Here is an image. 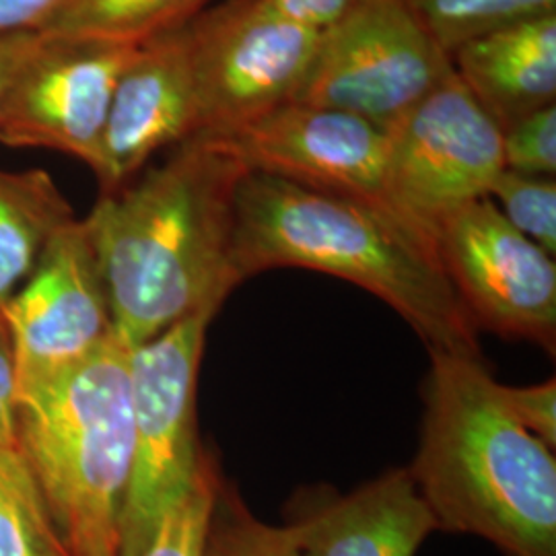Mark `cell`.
<instances>
[{
  "label": "cell",
  "mask_w": 556,
  "mask_h": 556,
  "mask_svg": "<svg viewBox=\"0 0 556 556\" xmlns=\"http://www.w3.org/2000/svg\"><path fill=\"white\" fill-rule=\"evenodd\" d=\"M452 64L503 130L514 119L555 105L556 15L470 41L452 54Z\"/></svg>",
  "instance_id": "cell-15"
},
{
  "label": "cell",
  "mask_w": 556,
  "mask_h": 556,
  "mask_svg": "<svg viewBox=\"0 0 556 556\" xmlns=\"http://www.w3.org/2000/svg\"><path fill=\"white\" fill-rule=\"evenodd\" d=\"M0 556H68L20 450L0 447Z\"/></svg>",
  "instance_id": "cell-19"
},
{
  "label": "cell",
  "mask_w": 556,
  "mask_h": 556,
  "mask_svg": "<svg viewBox=\"0 0 556 556\" xmlns=\"http://www.w3.org/2000/svg\"><path fill=\"white\" fill-rule=\"evenodd\" d=\"M211 319H184L132 349V468L119 516V556L147 551L208 456L200 445L197 390Z\"/></svg>",
  "instance_id": "cell-5"
},
{
  "label": "cell",
  "mask_w": 556,
  "mask_h": 556,
  "mask_svg": "<svg viewBox=\"0 0 556 556\" xmlns=\"http://www.w3.org/2000/svg\"><path fill=\"white\" fill-rule=\"evenodd\" d=\"M248 169L192 139L83 219L100 264L114 334L137 349L184 319L215 318L241 285L233 268V199Z\"/></svg>",
  "instance_id": "cell-1"
},
{
  "label": "cell",
  "mask_w": 556,
  "mask_h": 556,
  "mask_svg": "<svg viewBox=\"0 0 556 556\" xmlns=\"http://www.w3.org/2000/svg\"><path fill=\"white\" fill-rule=\"evenodd\" d=\"M200 556H303L289 526L262 521L231 482L220 480Z\"/></svg>",
  "instance_id": "cell-20"
},
{
  "label": "cell",
  "mask_w": 556,
  "mask_h": 556,
  "mask_svg": "<svg viewBox=\"0 0 556 556\" xmlns=\"http://www.w3.org/2000/svg\"><path fill=\"white\" fill-rule=\"evenodd\" d=\"M208 0H66L38 27L43 38L139 46L197 17Z\"/></svg>",
  "instance_id": "cell-17"
},
{
  "label": "cell",
  "mask_w": 556,
  "mask_h": 556,
  "mask_svg": "<svg viewBox=\"0 0 556 556\" xmlns=\"http://www.w3.org/2000/svg\"><path fill=\"white\" fill-rule=\"evenodd\" d=\"M192 25L194 139H223L291 103L318 48L319 31L278 17L260 0H227Z\"/></svg>",
  "instance_id": "cell-8"
},
{
  "label": "cell",
  "mask_w": 556,
  "mask_h": 556,
  "mask_svg": "<svg viewBox=\"0 0 556 556\" xmlns=\"http://www.w3.org/2000/svg\"><path fill=\"white\" fill-rule=\"evenodd\" d=\"M454 73L408 0H369L319 31L295 100L392 128Z\"/></svg>",
  "instance_id": "cell-7"
},
{
  "label": "cell",
  "mask_w": 556,
  "mask_h": 556,
  "mask_svg": "<svg viewBox=\"0 0 556 556\" xmlns=\"http://www.w3.org/2000/svg\"><path fill=\"white\" fill-rule=\"evenodd\" d=\"M20 376L11 332L0 316V447L17 450Z\"/></svg>",
  "instance_id": "cell-25"
},
{
  "label": "cell",
  "mask_w": 556,
  "mask_h": 556,
  "mask_svg": "<svg viewBox=\"0 0 556 556\" xmlns=\"http://www.w3.org/2000/svg\"><path fill=\"white\" fill-rule=\"evenodd\" d=\"M0 316L13 340L20 388L77 367L114 337L100 264L83 219L46 245Z\"/></svg>",
  "instance_id": "cell-11"
},
{
  "label": "cell",
  "mask_w": 556,
  "mask_h": 556,
  "mask_svg": "<svg viewBox=\"0 0 556 556\" xmlns=\"http://www.w3.org/2000/svg\"><path fill=\"white\" fill-rule=\"evenodd\" d=\"M498 392L503 404L514 415L517 422L530 431L534 438L546 443L551 450L556 447V383L548 379L538 386L511 388L501 386Z\"/></svg>",
  "instance_id": "cell-24"
},
{
  "label": "cell",
  "mask_w": 556,
  "mask_h": 556,
  "mask_svg": "<svg viewBox=\"0 0 556 556\" xmlns=\"http://www.w3.org/2000/svg\"><path fill=\"white\" fill-rule=\"evenodd\" d=\"M233 268L241 282L273 268L344 278L386 301L429 351L480 357L438 254L371 204L248 169L233 199Z\"/></svg>",
  "instance_id": "cell-2"
},
{
  "label": "cell",
  "mask_w": 556,
  "mask_h": 556,
  "mask_svg": "<svg viewBox=\"0 0 556 556\" xmlns=\"http://www.w3.org/2000/svg\"><path fill=\"white\" fill-rule=\"evenodd\" d=\"M435 254L477 330L555 353V258L521 236L493 200H475L443 220Z\"/></svg>",
  "instance_id": "cell-9"
},
{
  "label": "cell",
  "mask_w": 556,
  "mask_h": 556,
  "mask_svg": "<svg viewBox=\"0 0 556 556\" xmlns=\"http://www.w3.org/2000/svg\"><path fill=\"white\" fill-rule=\"evenodd\" d=\"M489 199L521 236L534 241L548 256L556 252V181L503 169Z\"/></svg>",
  "instance_id": "cell-21"
},
{
  "label": "cell",
  "mask_w": 556,
  "mask_h": 556,
  "mask_svg": "<svg viewBox=\"0 0 556 556\" xmlns=\"http://www.w3.org/2000/svg\"><path fill=\"white\" fill-rule=\"evenodd\" d=\"M287 523L303 556H417L439 532L408 468H392L353 493L328 486L289 503Z\"/></svg>",
  "instance_id": "cell-14"
},
{
  "label": "cell",
  "mask_w": 556,
  "mask_h": 556,
  "mask_svg": "<svg viewBox=\"0 0 556 556\" xmlns=\"http://www.w3.org/2000/svg\"><path fill=\"white\" fill-rule=\"evenodd\" d=\"M66 0H0V36L38 31Z\"/></svg>",
  "instance_id": "cell-27"
},
{
  "label": "cell",
  "mask_w": 556,
  "mask_h": 556,
  "mask_svg": "<svg viewBox=\"0 0 556 556\" xmlns=\"http://www.w3.org/2000/svg\"><path fill=\"white\" fill-rule=\"evenodd\" d=\"M41 34L21 31L11 36H0V100L9 83L17 75L25 60L29 59L40 46Z\"/></svg>",
  "instance_id": "cell-28"
},
{
  "label": "cell",
  "mask_w": 556,
  "mask_h": 556,
  "mask_svg": "<svg viewBox=\"0 0 556 556\" xmlns=\"http://www.w3.org/2000/svg\"><path fill=\"white\" fill-rule=\"evenodd\" d=\"M75 219L46 169L0 167V309L34 273L46 245Z\"/></svg>",
  "instance_id": "cell-16"
},
{
  "label": "cell",
  "mask_w": 556,
  "mask_h": 556,
  "mask_svg": "<svg viewBox=\"0 0 556 556\" xmlns=\"http://www.w3.org/2000/svg\"><path fill=\"white\" fill-rule=\"evenodd\" d=\"M431 353L417 457L408 468L439 532L507 556H556V462L503 404L480 357Z\"/></svg>",
  "instance_id": "cell-3"
},
{
  "label": "cell",
  "mask_w": 556,
  "mask_h": 556,
  "mask_svg": "<svg viewBox=\"0 0 556 556\" xmlns=\"http://www.w3.org/2000/svg\"><path fill=\"white\" fill-rule=\"evenodd\" d=\"M278 17L295 21L314 31H324L369 0H260Z\"/></svg>",
  "instance_id": "cell-26"
},
{
  "label": "cell",
  "mask_w": 556,
  "mask_h": 556,
  "mask_svg": "<svg viewBox=\"0 0 556 556\" xmlns=\"http://www.w3.org/2000/svg\"><path fill=\"white\" fill-rule=\"evenodd\" d=\"M202 140L250 172L358 200L396 219L386 186L388 130L369 119L291 101L223 139Z\"/></svg>",
  "instance_id": "cell-12"
},
{
  "label": "cell",
  "mask_w": 556,
  "mask_h": 556,
  "mask_svg": "<svg viewBox=\"0 0 556 556\" xmlns=\"http://www.w3.org/2000/svg\"><path fill=\"white\" fill-rule=\"evenodd\" d=\"M220 480L223 477L217 462L206 456L197 484L178 507L163 519L157 534L140 556H200Z\"/></svg>",
  "instance_id": "cell-22"
},
{
  "label": "cell",
  "mask_w": 556,
  "mask_h": 556,
  "mask_svg": "<svg viewBox=\"0 0 556 556\" xmlns=\"http://www.w3.org/2000/svg\"><path fill=\"white\" fill-rule=\"evenodd\" d=\"M130 355L114 334L77 367L20 388L17 450L68 556H119L132 468Z\"/></svg>",
  "instance_id": "cell-4"
},
{
  "label": "cell",
  "mask_w": 556,
  "mask_h": 556,
  "mask_svg": "<svg viewBox=\"0 0 556 556\" xmlns=\"http://www.w3.org/2000/svg\"><path fill=\"white\" fill-rule=\"evenodd\" d=\"M439 48L452 54L514 25L556 15V0H408Z\"/></svg>",
  "instance_id": "cell-18"
},
{
  "label": "cell",
  "mask_w": 556,
  "mask_h": 556,
  "mask_svg": "<svg viewBox=\"0 0 556 556\" xmlns=\"http://www.w3.org/2000/svg\"><path fill=\"white\" fill-rule=\"evenodd\" d=\"M388 204L435 252L441 223L489 197L505 169L503 130L452 73L388 128Z\"/></svg>",
  "instance_id": "cell-6"
},
{
  "label": "cell",
  "mask_w": 556,
  "mask_h": 556,
  "mask_svg": "<svg viewBox=\"0 0 556 556\" xmlns=\"http://www.w3.org/2000/svg\"><path fill=\"white\" fill-rule=\"evenodd\" d=\"M192 20L142 41L126 62L114 89L96 174L101 194L137 178L161 151L197 137Z\"/></svg>",
  "instance_id": "cell-13"
},
{
  "label": "cell",
  "mask_w": 556,
  "mask_h": 556,
  "mask_svg": "<svg viewBox=\"0 0 556 556\" xmlns=\"http://www.w3.org/2000/svg\"><path fill=\"white\" fill-rule=\"evenodd\" d=\"M503 163L505 169L516 174L555 178V105L514 119L503 128Z\"/></svg>",
  "instance_id": "cell-23"
},
{
  "label": "cell",
  "mask_w": 556,
  "mask_h": 556,
  "mask_svg": "<svg viewBox=\"0 0 556 556\" xmlns=\"http://www.w3.org/2000/svg\"><path fill=\"white\" fill-rule=\"evenodd\" d=\"M135 50L41 36L0 100V142L62 153L98 174L114 89Z\"/></svg>",
  "instance_id": "cell-10"
}]
</instances>
